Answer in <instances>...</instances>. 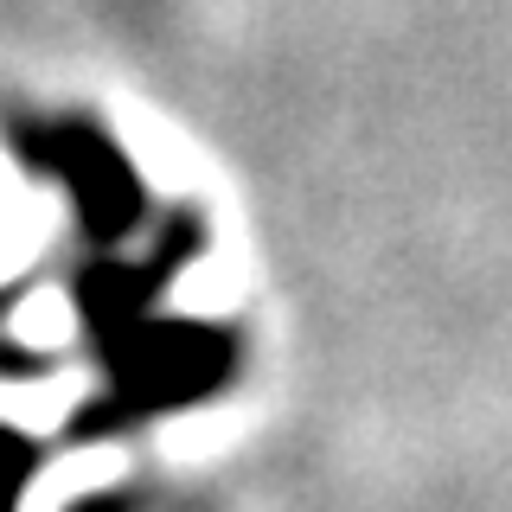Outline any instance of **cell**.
Instances as JSON below:
<instances>
[{"label":"cell","instance_id":"obj_1","mask_svg":"<svg viewBox=\"0 0 512 512\" xmlns=\"http://www.w3.org/2000/svg\"><path fill=\"white\" fill-rule=\"evenodd\" d=\"M13 333H20L26 346H58L64 333H71V308H64L58 295H32L20 308V320H13Z\"/></svg>","mask_w":512,"mask_h":512}]
</instances>
